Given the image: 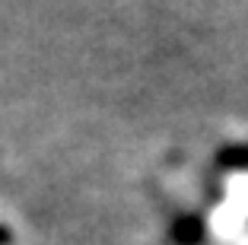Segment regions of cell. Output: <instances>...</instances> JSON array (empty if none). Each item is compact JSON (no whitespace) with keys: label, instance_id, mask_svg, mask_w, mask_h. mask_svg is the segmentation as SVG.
<instances>
[{"label":"cell","instance_id":"6da1fadb","mask_svg":"<svg viewBox=\"0 0 248 245\" xmlns=\"http://www.w3.org/2000/svg\"><path fill=\"white\" fill-rule=\"evenodd\" d=\"M0 242H7V229H0Z\"/></svg>","mask_w":248,"mask_h":245}]
</instances>
